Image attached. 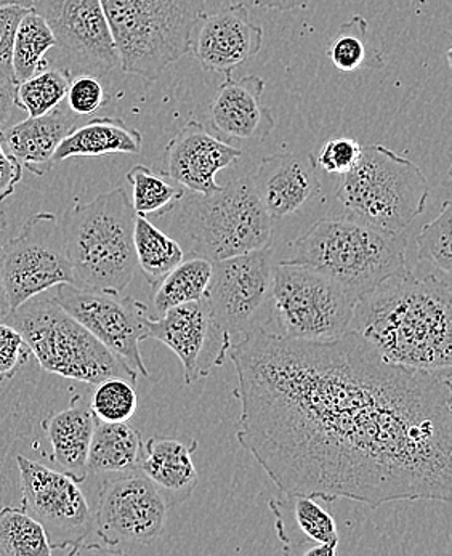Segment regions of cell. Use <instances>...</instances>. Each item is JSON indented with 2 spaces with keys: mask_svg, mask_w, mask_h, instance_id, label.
<instances>
[{
  "mask_svg": "<svg viewBox=\"0 0 452 556\" xmlns=\"http://www.w3.org/2000/svg\"><path fill=\"white\" fill-rule=\"evenodd\" d=\"M236 438L286 497L371 508L452 498L451 372L390 363L357 333L233 342Z\"/></svg>",
  "mask_w": 452,
  "mask_h": 556,
  "instance_id": "6da1fadb",
  "label": "cell"
},
{
  "mask_svg": "<svg viewBox=\"0 0 452 556\" xmlns=\"http://www.w3.org/2000/svg\"><path fill=\"white\" fill-rule=\"evenodd\" d=\"M404 263L356 300L350 329L390 363L451 372V275L419 262Z\"/></svg>",
  "mask_w": 452,
  "mask_h": 556,
  "instance_id": "7a4b0ae2",
  "label": "cell"
},
{
  "mask_svg": "<svg viewBox=\"0 0 452 556\" xmlns=\"http://www.w3.org/2000/svg\"><path fill=\"white\" fill-rule=\"evenodd\" d=\"M134 205L124 188L74 202L60 222L73 285L87 291L121 294L138 269Z\"/></svg>",
  "mask_w": 452,
  "mask_h": 556,
  "instance_id": "3957f363",
  "label": "cell"
},
{
  "mask_svg": "<svg viewBox=\"0 0 452 556\" xmlns=\"http://www.w3.org/2000/svg\"><path fill=\"white\" fill-rule=\"evenodd\" d=\"M120 55L131 76L160 79L191 52V37L205 0H100Z\"/></svg>",
  "mask_w": 452,
  "mask_h": 556,
  "instance_id": "277c9868",
  "label": "cell"
},
{
  "mask_svg": "<svg viewBox=\"0 0 452 556\" xmlns=\"http://www.w3.org/2000/svg\"><path fill=\"white\" fill-rule=\"evenodd\" d=\"M406 251V232L323 218L292 242L288 262L313 266L360 299L404 266Z\"/></svg>",
  "mask_w": 452,
  "mask_h": 556,
  "instance_id": "5b68a950",
  "label": "cell"
},
{
  "mask_svg": "<svg viewBox=\"0 0 452 556\" xmlns=\"http://www.w3.org/2000/svg\"><path fill=\"white\" fill-rule=\"evenodd\" d=\"M428 194L430 185L419 165L384 144H369L342 175L337 201L347 220L404 232L425 211Z\"/></svg>",
  "mask_w": 452,
  "mask_h": 556,
  "instance_id": "8992f818",
  "label": "cell"
},
{
  "mask_svg": "<svg viewBox=\"0 0 452 556\" xmlns=\"http://www.w3.org/2000/svg\"><path fill=\"white\" fill-rule=\"evenodd\" d=\"M5 323L22 332L34 358L47 372L89 386L111 377L137 383L138 374L50 295L33 296L12 309Z\"/></svg>",
  "mask_w": 452,
  "mask_h": 556,
  "instance_id": "52a82bcc",
  "label": "cell"
},
{
  "mask_svg": "<svg viewBox=\"0 0 452 556\" xmlns=\"http://www.w3.org/2000/svg\"><path fill=\"white\" fill-rule=\"evenodd\" d=\"M191 255L211 262L272 248L273 220L260 204L251 177L229 181L188 204Z\"/></svg>",
  "mask_w": 452,
  "mask_h": 556,
  "instance_id": "ba28073f",
  "label": "cell"
},
{
  "mask_svg": "<svg viewBox=\"0 0 452 556\" xmlns=\"http://www.w3.org/2000/svg\"><path fill=\"white\" fill-rule=\"evenodd\" d=\"M356 296L329 276L282 261L273 269L272 303L281 336L329 340L349 332Z\"/></svg>",
  "mask_w": 452,
  "mask_h": 556,
  "instance_id": "9c48e42d",
  "label": "cell"
},
{
  "mask_svg": "<svg viewBox=\"0 0 452 556\" xmlns=\"http://www.w3.org/2000/svg\"><path fill=\"white\" fill-rule=\"evenodd\" d=\"M0 275L10 308L59 285H73V269L63 244L59 218L39 212L0 248Z\"/></svg>",
  "mask_w": 452,
  "mask_h": 556,
  "instance_id": "30bf717a",
  "label": "cell"
},
{
  "mask_svg": "<svg viewBox=\"0 0 452 556\" xmlns=\"http://www.w3.org/2000/svg\"><path fill=\"white\" fill-rule=\"evenodd\" d=\"M22 484L23 510L42 526L53 552L79 554L96 517L79 483L63 471L52 470L23 456H16Z\"/></svg>",
  "mask_w": 452,
  "mask_h": 556,
  "instance_id": "8fae6325",
  "label": "cell"
},
{
  "mask_svg": "<svg viewBox=\"0 0 452 556\" xmlns=\"http://www.w3.org/2000/svg\"><path fill=\"white\" fill-rule=\"evenodd\" d=\"M111 475L98 492V538L114 554L153 544L164 531L167 502L140 468Z\"/></svg>",
  "mask_w": 452,
  "mask_h": 556,
  "instance_id": "7c38bea8",
  "label": "cell"
},
{
  "mask_svg": "<svg viewBox=\"0 0 452 556\" xmlns=\"http://www.w3.org/2000/svg\"><path fill=\"white\" fill-rule=\"evenodd\" d=\"M52 296L77 323L96 336L106 349L120 356L130 369L150 377L141 342L148 339L150 309L134 296L87 291L74 285L55 286Z\"/></svg>",
  "mask_w": 452,
  "mask_h": 556,
  "instance_id": "4fadbf2b",
  "label": "cell"
},
{
  "mask_svg": "<svg viewBox=\"0 0 452 556\" xmlns=\"http://www.w3.org/2000/svg\"><path fill=\"white\" fill-rule=\"evenodd\" d=\"M273 269L272 248L214 262L205 299L229 336L241 337L258 328L255 318L272 300Z\"/></svg>",
  "mask_w": 452,
  "mask_h": 556,
  "instance_id": "5bb4252c",
  "label": "cell"
},
{
  "mask_svg": "<svg viewBox=\"0 0 452 556\" xmlns=\"http://www.w3.org/2000/svg\"><path fill=\"white\" fill-rule=\"evenodd\" d=\"M148 339L158 340L180 359L185 383L193 386L224 366L233 337L215 319L205 296L148 318Z\"/></svg>",
  "mask_w": 452,
  "mask_h": 556,
  "instance_id": "9a60e30c",
  "label": "cell"
},
{
  "mask_svg": "<svg viewBox=\"0 0 452 556\" xmlns=\"http://www.w3.org/2000/svg\"><path fill=\"white\" fill-rule=\"evenodd\" d=\"M32 9L46 20L56 47L87 67L86 73H110L120 55L100 0H33Z\"/></svg>",
  "mask_w": 452,
  "mask_h": 556,
  "instance_id": "2e32d148",
  "label": "cell"
},
{
  "mask_svg": "<svg viewBox=\"0 0 452 556\" xmlns=\"http://www.w3.org/2000/svg\"><path fill=\"white\" fill-rule=\"evenodd\" d=\"M263 29L251 20L244 3H233L202 15L191 37V52L202 70L231 76L236 67L262 50Z\"/></svg>",
  "mask_w": 452,
  "mask_h": 556,
  "instance_id": "e0dca14e",
  "label": "cell"
},
{
  "mask_svg": "<svg viewBox=\"0 0 452 556\" xmlns=\"http://www.w3.org/2000/svg\"><path fill=\"white\" fill-rule=\"evenodd\" d=\"M242 156V151L209 134L198 121L190 119L165 148V177L196 194L221 190L218 172Z\"/></svg>",
  "mask_w": 452,
  "mask_h": 556,
  "instance_id": "ac0fdd59",
  "label": "cell"
},
{
  "mask_svg": "<svg viewBox=\"0 0 452 556\" xmlns=\"http://www.w3.org/2000/svg\"><path fill=\"white\" fill-rule=\"evenodd\" d=\"M316 168L315 157L291 153L269 154L260 161L251 180L272 220L296 215L318 197L322 181Z\"/></svg>",
  "mask_w": 452,
  "mask_h": 556,
  "instance_id": "d6986e66",
  "label": "cell"
},
{
  "mask_svg": "<svg viewBox=\"0 0 452 556\" xmlns=\"http://www.w3.org/2000/svg\"><path fill=\"white\" fill-rule=\"evenodd\" d=\"M265 80L225 76L209 106L212 127L228 140L263 141L275 129L272 110L262 103Z\"/></svg>",
  "mask_w": 452,
  "mask_h": 556,
  "instance_id": "ffe728a7",
  "label": "cell"
},
{
  "mask_svg": "<svg viewBox=\"0 0 452 556\" xmlns=\"http://www.w3.org/2000/svg\"><path fill=\"white\" fill-rule=\"evenodd\" d=\"M196 450L198 441L184 438L153 437L143 443L138 468L158 488L168 507L184 504L198 488Z\"/></svg>",
  "mask_w": 452,
  "mask_h": 556,
  "instance_id": "44dd1931",
  "label": "cell"
},
{
  "mask_svg": "<svg viewBox=\"0 0 452 556\" xmlns=\"http://www.w3.org/2000/svg\"><path fill=\"white\" fill-rule=\"evenodd\" d=\"M42 428L52 446L53 464L76 483H84L89 475L87 457L96 428L90 404L76 394L65 410L47 417Z\"/></svg>",
  "mask_w": 452,
  "mask_h": 556,
  "instance_id": "7402d4cb",
  "label": "cell"
},
{
  "mask_svg": "<svg viewBox=\"0 0 452 556\" xmlns=\"http://www.w3.org/2000/svg\"><path fill=\"white\" fill-rule=\"evenodd\" d=\"M76 126L73 113L56 106L42 116L28 117L3 130L2 138L10 153L32 174L43 177L55 161L56 148Z\"/></svg>",
  "mask_w": 452,
  "mask_h": 556,
  "instance_id": "603a6c76",
  "label": "cell"
},
{
  "mask_svg": "<svg viewBox=\"0 0 452 556\" xmlns=\"http://www.w3.org/2000/svg\"><path fill=\"white\" fill-rule=\"evenodd\" d=\"M143 148L140 130L127 126L116 117H96L84 126L73 129L56 148L53 161L73 157H100L106 154H138Z\"/></svg>",
  "mask_w": 452,
  "mask_h": 556,
  "instance_id": "cb8c5ba5",
  "label": "cell"
},
{
  "mask_svg": "<svg viewBox=\"0 0 452 556\" xmlns=\"http://www.w3.org/2000/svg\"><path fill=\"white\" fill-rule=\"evenodd\" d=\"M143 443L140 431L129 422H101L96 419L87 470L96 475L137 470Z\"/></svg>",
  "mask_w": 452,
  "mask_h": 556,
  "instance_id": "d4e9b609",
  "label": "cell"
},
{
  "mask_svg": "<svg viewBox=\"0 0 452 556\" xmlns=\"http://www.w3.org/2000/svg\"><path fill=\"white\" fill-rule=\"evenodd\" d=\"M134 244L138 268L153 288L185 258L180 242L165 235L143 215L135 218Z\"/></svg>",
  "mask_w": 452,
  "mask_h": 556,
  "instance_id": "484cf974",
  "label": "cell"
},
{
  "mask_svg": "<svg viewBox=\"0 0 452 556\" xmlns=\"http://www.w3.org/2000/svg\"><path fill=\"white\" fill-rule=\"evenodd\" d=\"M53 47H56V39L52 29L39 13L29 9L20 22L13 40L12 70L16 86L49 67L46 55Z\"/></svg>",
  "mask_w": 452,
  "mask_h": 556,
  "instance_id": "4316f807",
  "label": "cell"
},
{
  "mask_svg": "<svg viewBox=\"0 0 452 556\" xmlns=\"http://www.w3.org/2000/svg\"><path fill=\"white\" fill-rule=\"evenodd\" d=\"M214 262L198 255L184 258L180 265L175 266L167 276L156 286L154 294V312L158 316L164 315L167 309L184 303L196 302L208 292Z\"/></svg>",
  "mask_w": 452,
  "mask_h": 556,
  "instance_id": "83f0119b",
  "label": "cell"
},
{
  "mask_svg": "<svg viewBox=\"0 0 452 556\" xmlns=\"http://www.w3.org/2000/svg\"><path fill=\"white\" fill-rule=\"evenodd\" d=\"M327 56L342 73H353L363 66L369 70H384L386 66L382 53L371 43L369 23L361 15L340 26L330 40Z\"/></svg>",
  "mask_w": 452,
  "mask_h": 556,
  "instance_id": "f1b7e54d",
  "label": "cell"
},
{
  "mask_svg": "<svg viewBox=\"0 0 452 556\" xmlns=\"http://www.w3.org/2000/svg\"><path fill=\"white\" fill-rule=\"evenodd\" d=\"M49 538L42 526L23 508L0 510V556H50Z\"/></svg>",
  "mask_w": 452,
  "mask_h": 556,
  "instance_id": "f546056e",
  "label": "cell"
},
{
  "mask_svg": "<svg viewBox=\"0 0 452 556\" xmlns=\"http://www.w3.org/2000/svg\"><path fill=\"white\" fill-rule=\"evenodd\" d=\"M71 77L67 67H47L16 86V104L28 117L50 113L66 100Z\"/></svg>",
  "mask_w": 452,
  "mask_h": 556,
  "instance_id": "4dcf8cb0",
  "label": "cell"
},
{
  "mask_svg": "<svg viewBox=\"0 0 452 556\" xmlns=\"http://www.w3.org/2000/svg\"><path fill=\"white\" fill-rule=\"evenodd\" d=\"M127 180L131 187V205L135 214L158 215L175 202L185 198L184 188L175 187L161 175L154 174L147 165H134L127 172Z\"/></svg>",
  "mask_w": 452,
  "mask_h": 556,
  "instance_id": "1f68e13d",
  "label": "cell"
},
{
  "mask_svg": "<svg viewBox=\"0 0 452 556\" xmlns=\"http://www.w3.org/2000/svg\"><path fill=\"white\" fill-rule=\"evenodd\" d=\"M452 204L450 199L441 205L440 214L416 236L417 261L440 271L452 273Z\"/></svg>",
  "mask_w": 452,
  "mask_h": 556,
  "instance_id": "d6a6232c",
  "label": "cell"
},
{
  "mask_svg": "<svg viewBox=\"0 0 452 556\" xmlns=\"http://www.w3.org/2000/svg\"><path fill=\"white\" fill-rule=\"evenodd\" d=\"M130 380L111 377L97 383L90 401L93 416L101 422H129L137 413L138 397Z\"/></svg>",
  "mask_w": 452,
  "mask_h": 556,
  "instance_id": "836d02e7",
  "label": "cell"
},
{
  "mask_svg": "<svg viewBox=\"0 0 452 556\" xmlns=\"http://www.w3.org/2000/svg\"><path fill=\"white\" fill-rule=\"evenodd\" d=\"M293 498H296L293 514L300 531L316 545H326L337 551L339 534H337L336 521L330 517L329 511L324 510L316 498L305 497V495Z\"/></svg>",
  "mask_w": 452,
  "mask_h": 556,
  "instance_id": "e575fe53",
  "label": "cell"
},
{
  "mask_svg": "<svg viewBox=\"0 0 452 556\" xmlns=\"http://www.w3.org/2000/svg\"><path fill=\"white\" fill-rule=\"evenodd\" d=\"M71 113L76 116H90L108 101V93L96 74L80 73L71 77L66 93Z\"/></svg>",
  "mask_w": 452,
  "mask_h": 556,
  "instance_id": "d590c367",
  "label": "cell"
},
{
  "mask_svg": "<svg viewBox=\"0 0 452 556\" xmlns=\"http://www.w3.org/2000/svg\"><path fill=\"white\" fill-rule=\"evenodd\" d=\"M32 355L22 332L9 323L0 321V383L13 379Z\"/></svg>",
  "mask_w": 452,
  "mask_h": 556,
  "instance_id": "8d00e7d4",
  "label": "cell"
},
{
  "mask_svg": "<svg viewBox=\"0 0 452 556\" xmlns=\"http://www.w3.org/2000/svg\"><path fill=\"white\" fill-rule=\"evenodd\" d=\"M361 147L356 140L349 137L334 138L327 141L316 157V167L326 174L343 175L357 163L361 156Z\"/></svg>",
  "mask_w": 452,
  "mask_h": 556,
  "instance_id": "74e56055",
  "label": "cell"
},
{
  "mask_svg": "<svg viewBox=\"0 0 452 556\" xmlns=\"http://www.w3.org/2000/svg\"><path fill=\"white\" fill-rule=\"evenodd\" d=\"M28 10V7L22 5L0 7V77L12 83H15L12 70L13 40L16 28Z\"/></svg>",
  "mask_w": 452,
  "mask_h": 556,
  "instance_id": "f35d334b",
  "label": "cell"
},
{
  "mask_svg": "<svg viewBox=\"0 0 452 556\" xmlns=\"http://www.w3.org/2000/svg\"><path fill=\"white\" fill-rule=\"evenodd\" d=\"M23 180V164L10 153L0 135V202L15 193L16 185Z\"/></svg>",
  "mask_w": 452,
  "mask_h": 556,
  "instance_id": "ab89813d",
  "label": "cell"
},
{
  "mask_svg": "<svg viewBox=\"0 0 452 556\" xmlns=\"http://www.w3.org/2000/svg\"><path fill=\"white\" fill-rule=\"evenodd\" d=\"M16 110V84L0 77V134L12 126Z\"/></svg>",
  "mask_w": 452,
  "mask_h": 556,
  "instance_id": "60d3db41",
  "label": "cell"
},
{
  "mask_svg": "<svg viewBox=\"0 0 452 556\" xmlns=\"http://www.w3.org/2000/svg\"><path fill=\"white\" fill-rule=\"evenodd\" d=\"M251 5L276 12H291V10L305 9L310 0H248Z\"/></svg>",
  "mask_w": 452,
  "mask_h": 556,
  "instance_id": "b9f144b4",
  "label": "cell"
},
{
  "mask_svg": "<svg viewBox=\"0 0 452 556\" xmlns=\"http://www.w3.org/2000/svg\"><path fill=\"white\" fill-rule=\"evenodd\" d=\"M9 299H7L5 288H3L2 275H0V321H5L7 316L10 315Z\"/></svg>",
  "mask_w": 452,
  "mask_h": 556,
  "instance_id": "7bdbcfd3",
  "label": "cell"
},
{
  "mask_svg": "<svg viewBox=\"0 0 452 556\" xmlns=\"http://www.w3.org/2000/svg\"><path fill=\"white\" fill-rule=\"evenodd\" d=\"M337 551H334V548L326 547V545H316V547L310 548L309 552H306V555L309 556H334L336 555Z\"/></svg>",
  "mask_w": 452,
  "mask_h": 556,
  "instance_id": "ee69618b",
  "label": "cell"
},
{
  "mask_svg": "<svg viewBox=\"0 0 452 556\" xmlns=\"http://www.w3.org/2000/svg\"><path fill=\"white\" fill-rule=\"evenodd\" d=\"M33 0H0V7L3 5H22L32 9Z\"/></svg>",
  "mask_w": 452,
  "mask_h": 556,
  "instance_id": "f6af8a7d",
  "label": "cell"
},
{
  "mask_svg": "<svg viewBox=\"0 0 452 556\" xmlns=\"http://www.w3.org/2000/svg\"><path fill=\"white\" fill-rule=\"evenodd\" d=\"M7 228V217L2 211H0V235H2L3 229Z\"/></svg>",
  "mask_w": 452,
  "mask_h": 556,
  "instance_id": "bcb514c9",
  "label": "cell"
}]
</instances>
